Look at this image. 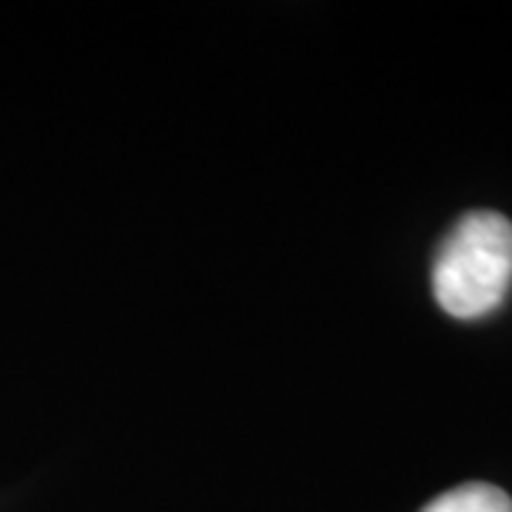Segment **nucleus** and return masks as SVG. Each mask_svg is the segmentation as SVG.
Here are the masks:
<instances>
[{"label": "nucleus", "mask_w": 512, "mask_h": 512, "mask_svg": "<svg viewBox=\"0 0 512 512\" xmlns=\"http://www.w3.org/2000/svg\"><path fill=\"white\" fill-rule=\"evenodd\" d=\"M512 285V222L498 211H470L447 231L433 259V296L456 319L493 313Z\"/></svg>", "instance_id": "1"}, {"label": "nucleus", "mask_w": 512, "mask_h": 512, "mask_svg": "<svg viewBox=\"0 0 512 512\" xmlns=\"http://www.w3.org/2000/svg\"><path fill=\"white\" fill-rule=\"evenodd\" d=\"M421 512H512V498L495 484H461L433 498Z\"/></svg>", "instance_id": "2"}]
</instances>
